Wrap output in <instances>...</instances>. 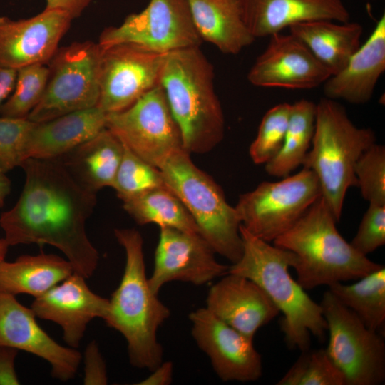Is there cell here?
Masks as SVG:
<instances>
[{
    "label": "cell",
    "mask_w": 385,
    "mask_h": 385,
    "mask_svg": "<svg viewBox=\"0 0 385 385\" xmlns=\"http://www.w3.org/2000/svg\"><path fill=\"white\" fill-rule=\"evenodd\" d=\"M25 182L16 204L1 213L0 227L9 246L49 245L61 250L74 272L86 279L99 254L86 231L96 193L81 186L59 159L27 158Z\"/></svg>",
    "instance_id": "cell-1"
},
{
    "label": "cell",
    "mask_w": 385,
    "mask_h": 385,
    "mask_svg": "<svg viewBox=\"0 0 385 385\" xmlns=\"http://www.w3.org/2000/svg\"><path fill=\"white\" fill-rule=\"evenodd\" d=\"M114 235L125 250V264L103 320L125 339L130 364L152 371L163 361V349L157 332L170 311L149 285L140 232L133 228L115 229Z\"/></svg>",
    "instance_id": "cell-2"
},
{
    "label": "cell",
    "mask_w": 385,
    "mask_h": 385,
    "mask_svg": "<svg viewBox=\"0 0 385 385\" xmlns=\"http://www.w3.org/2000/svg\"><path fill=\"white\" fill-rule=\"evenodd\" d=\"M214 77L213 66L200 47L165 54L160 85L190 154L212 150L224 136L225 118Z\"/></svg>",
    "instance_id": "cell-3"
},
{
    "label": "cell",
    "mask_w": 385,
    "mask_h": 385,
    "mask_svg": "<svg viewBox=\"0 0 385 385\" xmlns=\"http://www.w3.org/2000/svg\"><path fill=\"white\" fill-rule=\"evenodd\" d=\"M243 244L240 259L229 265L227 272L257 283L283 314L281 329L290 349L310 347L311 335L323 341L327 324L320 304L313 301L289 274L295 255L271 245L247 231L241 225Z\"/></svg>",
    "instance_id": "cell-4"
},
{
    "label": "cell",
    "mask_w": 385,
    "mask_h": 385,
    "mask_svg": "<svg viewBox=\"0 0 385 385\" xmlns=\"http://www.w3.org/2000/svg\"><path fill=\"white\" fill-rule=\"evenodd\" d=\"M330 208L320 196L274 245L295 255L292 266L304 289L359 279L383 265L356 251L339 234Z\"/></svg>",
    "instance_id": "cell-5"
},
{
    "label": "cell",
    "mask_w": 385,
    "mask_h": 385,
    "mask_svg": "<svg viewBox=\"0 0 385 385\" xmlns=\"http://www.w3.org/2000/svg\"><path fill=\"white\" fill-rule=\"evenodd\" d=\"M376 140L374 131L354 124L337 101L324 97L317 103L314 132L302 165L316 175L322 196L337 222L347 190L357 187L356 162Z\"/></svg>",
    "instance_id": "cell-6"
},
{
    "label": "cell",
    "mask_w": 385,
    "mask_h": 385,
    "mask_svg": "<svg viewBox=\"0 0 385 385\" xmlns=\"http://www.w3.org/2000/svg\"><path fill=\"white\" fill-rule=\"evenodd\" d=\"M158 169L165 185L193 218L200 235L216 254L237 262L243 252L241 223L220 186L194 164L184 149L171 155Z\"/></svg>",
    "instance_id": "cell-7"
},
{
    "label": "cell",
    "mask_w": 385,
    "mask_h": 385,
    "mask_svg": "<svg viewBox=\"0 0 385 385\" xmlns=\"http://www.w3.org/2000/svg\"><path fill=\"white\" fill-rule=\"evenodd\" d=\"M320 196L318 178L303 168L281 180L261 183L240 195L235 207L247 231L270 242L292 227Z\"/></svg>",
    "instance_id": "cell-8"
},
{
    "label": "cell",
    "mask_w": 385,
    "mask_h": 385,
    "mask_svg": "<svg viewBox=\"0 0 385 385\" xmlns=\"http://www.w3.org/2000/svg\"><path fill=\"white\" fill-rule=\"evenodd\" d=\"M102 48L91 41L58 48L50 61L43 96L27 118L35 123L98 106Z\"/></svg>",
    "instance_id": "cell-9"
},
{
    "label": "cell",
    "mask_w": 385,
    "mask_h": 385,
    "mask_svg": "<svg viewBox=\"0 0 385 385\" xmlns=\"http://www.w3.org/2000/svg\"><path fill=\"white\" fill-rule=\"evenodd\" d=\"M329 331L326 349L346 385H379L385 380L384 335L366 327L329 291L320 303Z\"/></svg>",
    "instance_id": "cell-10"
},
{
    "label": "cell",
    "mask_w": 385,
    "mask_h": 385,
    "mask_svg": "<svg viewBox=\"0 0 385 385\" xmlns=\"http://www.w3.org/2000/svg\"><path fill=\"white\" fill-rule=\"evenodd\" d=\"M106 128L157 168L174 153L184 149L180 131L160 84L128 108L106 114Z\"/></svg>",
    "instance_id": "cell-11"
},
{
    "label": "cell",
    "mask_w": 385,
    "mask_h": 385,
    "mask_svg": "<svg viewBox=\"0 0 385 385\" xmlns=\"http://www.w3.org/2000/svg\"><path fill=\"white\" fill-rule=\"evenodd\" d=\"M202 42L192 20L188 0H150L141 12L128 16L118 26L105 29L98 42L103 49L132 43L167 53Z\"/></svg>",
    "instance_id": "cell-12"
},
{
    "label": "cell",
    "mask_w": 385,
    "mask_h": 385,
    "mask_svg": "<svg viewBox=\"0 0 385 385\" xmlns=\"http://www.w3.org/2000/svg\"><path fill=\"white\" fill-rule=\"evenodd\" d=\"M165 54L132 43L102 48L97 106L106 114L123 111L159 85Z\"/></svg>",
    "instance_id": "cell-13"
},
{
    "label": "cell",
    "mask_w": 385,
    "mask_h": 385,
    "mask_svg": "<svg viewBox=\"0 0 385 385\" xmlns=\"http://www.w3.org/2000/svg\"><path fill=\"white\" fill-rule=\"evenodd\" d=\"M191 334L222 381L251 382L262 374V357L250 338L227 324L205 307L188 315Z\"/></svg>",
    "instance_id": "cell-14"
},
{
    "label": "cell",
    "mask_w": 385,
    "mask_h": 385,
    "mask_svg": "<svg viewBox=\"0 0 385 385\" xmlns=\"http://www.w3.org/2000/svg\"><path fill=\"white\" fill-rule=\"evenodd\" d=\"M215 252L199 234L173 227H160L154 266L149 285L158 294L168 282H183L200 286L227 273L229 265L220 263Z\"/></svg>",
    "instance_id": "cell-15"
},
{
    "label": "cell",
    "mask_w": 385,
    "mask_h": 385,
    "mask_svg": "<svg viewBox=\"0 0 385 385\" xmlns=\"http://www.w3.org/2000/svg\"><path fill=\"white\" fill-rule=\"evenodd\" d=\"M36 318L33 310L21 304L16 296L0 290V346L22 350L46 361L54 379L61 381L73 379L81 354L56 342Z\"/></svg>",
    "instance_id": "cell-16"
},
{
    "label": "cell",
    "mask_w": 385,
    "mask_h": 385,
    "mask_svg": "<svg viewBox=\"0 0 385 385\" xmlns=\"http://www.w3.org/2000/svg\"><path fill=\"white\" fill-rule=\"evenodd\" d=\"M331 76L299 38L281 32L270 36L267 46L256 58L247 79L258 87L304 90L318 87Z\"/></svg>",
    "instance_id": "cell-17"
},
{
    "label": "cell",
    "mask_w": 385,
    "mask_h": 385,
    "mask_svg": "<svg viewBox=\"0 0 385 385\" xmlns=\"http://www.w3.org/2000/svg\"><path fill=\"white\" fill-rule=\"evenodd\" d=\"M72 20L63 11L47 8L29 19L0 16V66L18 70L47 63Z\"/></svg>",
    "instance_id": "cell-18"
},
{
    "label": "cell",
    "mask_w": 385,
    "mask_h": 385,
    "mask_svg": "<svg viewBox=\"0 0 385 385\" xmlns=\"http://www.w3.org/2000/svg\"><path fill=\"white\" fill-rule=\"evenodd\" d=\"M86 279L73 272L31 305L36 317L59 325L63 340L74 349L79 346L89 322L103 319L109 307V299L94 293Z\"/></svg>",
    "instance_id": "cell-19"
},
{
    "label": "cell",
    "mask_w": 385,
    "mask_h": 385,
    "mask_svg": "<svg viewBox=\"0 0 385 385\" xmlns=\"http://www.w3.org/2000/svg\"><path fill=\"white\" fill-rule=\"evenodd\" d=\"M212 285L205 307L222 322L252 338L280 312L267 293L252 280L227 272Z\"/></svg>",
    "instance_id": "cell-20"
},
{
    "label": "cell",
    "mask_w": 385,
    "mask_h": 385,
    "mask_svg": "<svg viewBox=\"0 0 385 385\" xmlns=\"http://www.w3.org/2000/svg\"><path fill=\"white\" fill-rule=\"evenodd\" d=\"M245 24L257 38L281 33L314 20L347 22L350 14L342 0H241Z\"/></svg>",
    "instance_id": "cell-21"
},
{
    "label": "cell",
    "mask_w": 385,
    "mask_h": 385,
    "mask_svg": "<svg viewBox=\"0 0 385 385\" xmlns=\"http://www.w3.org/2000/svg\"><path fill=\"white\" fill-rule=\"evenodd\" d=\"M385 71V15L346 66L322 85L324 97L353 104L369 102Z\"/></svg>",
    "instance_id": "cell-22"
},
{
    "label": "cell",
    "mask_w": 385,
    "mask_h": 385,
    "mask_svg": "<svg viewBox=\"0 0 385 385\" xmlns=\"http://www.w3.org/2000/svg\"><path fill=\"white\" fill-rule=\"evenodd\" d=\"M106 124V113L98 106L34 122L26 145V159H58L93 138Z\"/></svg>",
    "instance_id": "cell-23"
},
{
    "label": "cell",
    "mask_w": 385,
    "mask_h": 385,
    "mask_svg": "<svg viewBox=\"0 0 385 385\" xmlns=\"http://www.w3.org/2000/svg\"><path fill=\"white\" fill-rule=\"evenodd\" d=\"M195 26L202 41L225 54L236 55L255 38L243 17L241 0H188Z\"/></svg>",
    "instance_id": "cell-24"
},
{
    "label": "cell",
    "mask_w": 385,
    "mask_h": 385,
    "mask_svg": "<svg viewBox=\"0 0 385 385\" xmlns=\"http://www.w3.org/2000/svg\"><path fill=\"white\" fill-rule=\"evenodd\" d=\"M124 145L107 128L93 138L58 158L84 188L97 192L112 187Z\"/></svg>",
    "instance_id": "cell-25"
},
{
    "label": "cell",
    "mask_w": 385,
    "mask_h": 385,
    "mask_svg": "<svg viewBox=\"0 0 385 385\" xmlns=\"http://www.w3.org/2000/svg\"><path fill=\"white\" fill-rule=\"evenodd\" d=\"M332 75L341 71L359 49L363 33L357 22L314 20L288 28Z\"/></svg>",
    "instance_id": "cell-26"
},
{
    "label": "cell",
    "mask_w": 385,
    "mask_h": 385,
    "mask_svg": "<svg viewBox=\"0 0 385 385\" xmlns=\"http://www.w3.org/2000/svg\"><path fill=\"white\" fill-rule=\"evenodd\" d=\"M74 272L69 261L57 255H24L0 262V290L12 295L38 297Z\"/></svg>",
    "instance_id": "cell-27"
},
{
    "label": "cell",
    "mask_w": 385,
    "mask_h": 385,
    "mask_svg": "<svg viewBox=\"0 0 385 385\" xmlns=\"http://www.w3.org/2000/svg\"><path fill=\"white\" fill-rule=\"evenodd\" d=\"M317 103L301 99L291 104L283 144L269 162L265 171L271 176L284 178L302 165L311 147L315 128Z\"/></svg>",
    "instance_id": "cell-28"
},
{
    "label": "cell",
    "mask_w": 385,
    "mask_h": 385,
    "mask_svg": "<svg viewBox=\"0 0 385 385\" xmlns=\"http://www.w3.org/2000/svg\"><path fill=\"white\" fill-rule=\"evenodd\" d=\"M123 207L138 225L153 223L160 227L199 233L185 205L167 186L153 188L125 200Z\"/></svg>",
    "instance_id": "cell-29"
},
{
    "label": "cell",
    "mask_w": 385,
    "mask_h": 385,
    "mask_svg": "<svg viewBox=\"0 0 385 385\" xmlns=\"http://www.w3.org/2000/svg\"><path fill=\"white\" fill-rule=\"evenodd\" d=\"M351 284L336 282L329 290L350 309L369 329L384 335L385 327V268L359 279Z\"/></svg>",
    "instance_id": "cell-30"
},
{
    "label": "cell",
    "mask_w": 385,
    "mask_h": 385,
    "mask_svg": "<svg viewBox=\"0 0 385 385\" xmlns=\"http://www.w3.org/2000/svg\"><path fill=\"white\" fill-rule=\"evenodd\" d=\"M48 75V67L42 63L18 69L14 90L1 108L0 115L27 118L43 96Z\"/></svg>",
    "instance_id": "cell-31"
},
{
    "label": "cell",
    "mask_w": 385,
    "mask_h": 385,
    "mask_svg": "<svg viewBox=\"0 0 385 385\" xmlns=\"http://www.w3.org/2000/svg\"><path fill=\"white\" fill-rule=\"evenodd\" d=\"M277 385H346L342 371L325 349L302 351L292 366Z\"/></svg>",
    "instance_id": "cell-32"
},
{
    "label": "cell",
    "mask_w": 385,
    "mask_h": 385,
    "mask_svg": "<svg viewBox=\"0 0 385 385\" xmlns=\"http://www.w3.org/2000/svg\"><path fill=\"white\" fill-rule=\"evenodd\" d=\"M166 186L160 170L124 145L112 188L122 201L145 191Z\"/></svg>",
    "instance_id": "cell-33"
},
{
    "label": "cell",
    "mask_w": 385,
    "mask_h": 385,
    "mask_svg": "<svg viewBox=\"0 0 385 385\" xmlns=\"http://www.w3.org/2000/svg\"><path fill=\"white\" fill-rule=\"evenodd\" d=\"M291 104L279 103L270 108L262 117L257 134L249 149L252 161L266 164L280 150L285 137Z\"/></svg>",
    "instance_id": "cell-34"
},
{
    "label": "cell",
    "mask_w": 385,
    "mask_h": 385,
    "mask_svg": "<svg viewBox=\"0 0 385 385\" xmlns=\"http://www.w3.org/2000/svg\"><path fill=\"white\" fill-rule=\"evenodd\" d=\"M357 187L369 204L385 205V148L374 143L355 166Z\"/></svg>",
    "instance_id": "cell-35"
},
{
    "label": "cell",
    "mask_w": 385,
    "mask_h": 385,
    "mask_svg": "<svg viewBox=\"0 0 385 385\" xmlns=\"http://www.w3.org/2000/svg\"><path fill=\"white\" fill-rule=\"evenodd\" d=\"M34 122L0 115V172L21 167L26 160V142Z\"/></svg>",
    "instance_id": "cell-36"
},
{
    "label": "cell",
    "mask_w": 385,
    "mask_h": 385,
    "mask_svg": "<svg viewBox=\"0 0 385 385\" xmlns=\"http://www.w3.org/2000/svg\"><path fill=\"white\" fill-rule=\"evenodd\" d=\"M350 244L365 256L385 244V205L369 204Z\"/></svg>",
    "instance_id": "cell-37"
},
{
    "label": "cell",
    "mask_w": 385,
    "mask_h": 385,
    "mask_svg": "<svg viewBox=\"0 0 385 385\" xmlns=\"http://www.w3.org/2000/svg\"><path fill=\"white\" fill-rule=\"evenodd\" d=\"M83 361L84 384L105 385L108 384L106 363L95 341L91 342L87 345Z\"/></svg>",
    "instance_id": "cell-38"
},
{
    "label": "cell",
    "mask_w": 385,
    "mask_h": 385,
    "mask_svg": "<svg viewBox=\"0 0 385 385\" xmlns=\"http://www.w3.org/2000/svg\"><path fill=\"white\" fill-rule=\"evenodd\" d=\"M18 351L11 347L0 346V385L20 384L15 369Z\"/></svg>",
    "instance_id": "cell-39"
},
{
    "label": "cell",
    "mask_w": 385,
    "mask_h": 385,
    "mask_svg": "<svg viewBox=\"0 0 385 385\" xmlns=\"http://www.w3.org/2000/svg\"><path fill=\"white\" fill-rule=\"evenodd\" d=\"M145 379L138 385H168L172 382L173 364L171 361L161 362Z\"/></svg>",
    "instance_id": "cell-40"
},
{
    "label": "cell",
    "mask_w": 385,
    "mask_h": 385,
    "mask_svg": "<svg viewBox=\"0 0 385 385\" xmlns=\"http://www.w3.org/2000/svg\"><path fill=\"white\" fill-rule=\"evenodd\" d=\"M46 7L67 13L73 19L80 16L91 0H46Z\"/></svg>",
    "instance_id": "cell-41"
},
{
    "label": "cell",
    "mask_w": 385,
    "mask_h": 385,
    "mask_svg": "<svg viewBox=\"0 0 385 385\" xmlns=\"http://www.w3.org/2000/svg\"><path fill=\"white\" fill-rule=\"evenodd\" d=\"M17 76V70L0 66V110L11 94Z\"/></svg>",
    "instance_id": "cell-42"
},
{
    "label": "cell",
    "mask_w": 385,
    "mask_h": 385,
    "mask_svg": "<svg viewBox=\"0 0 385 385\" xmlns=\"http://www.w3.org/2000/svg\"><path fill=\"white\" fill-rule=\"evenodd\" d=\"M11 180L6 173L0 172V208L4 205L5 200L11 192Z\"/></svg>",
    "instance_id": "cell-43"
},
{
    "label": "cell",
    "mask_w": 385,
    "mask_h": 385,
    "mask_svg": "<svg viewBox=\"0 0 385 385\" xmlns=\"http://www.w3.org/2000/svg\"><path fill=\"white\" fill-rule=\"evenodd\" d=\"M9 245L5 238H0V262L5 260Z\"/></svg>",
    "instance_id": "cell-44"
},
{
    "label": "cell",
    "mask_w": 385,
    "mask_h": 385,
    "mask_svg": "<svg viewBox=\"0 0 385 385\" xmlns=\"http://www.w3.org/2000/svg\"><path fill=\"white\" fill-rule=\"evenodd\" d=\"M364 1H378V0H364Z\"/></svg>",
    "instance_id": "cell-45"
}]
</instances>
